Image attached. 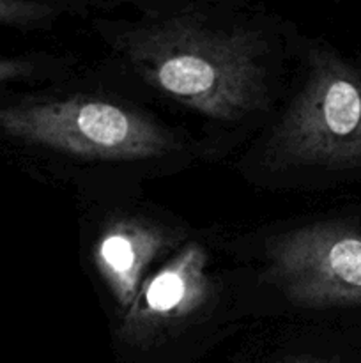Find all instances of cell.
<instances>
[{"instance_id":"cell-2","label":"cell","mask_w":361,"mask_h":363,"mask_svg":"<svg viewBox=\"0 0 361 363\" xmlns=\"http://www.w3.org/2000/svg\"><path fill=\"white\" fill-rule=\"evenodd\" d=\"M0 133L60 155L108 162L154 158L179 147L172 131L140 110L88 96L4 106Z\"/></svg>"},{"instance_id":"cell-5","label":"cell","mask_w":361,"mask_h":363,"mask_svg":"<svg viewBox=\"0 0 361 363\" xmlns=\"http://www.w3.org/2000/svg\"><path fill=\"white\" fill-rule=\"evenodd\" d=\"M207 254L198 243L179 250L149 277L130 311L122 315L120 337L127 344H149L166 328L193 318L211 298Z\"/></svg>"},{"instance_id":"cell-1","label":"cell","mask_w":361,"mask_h":363,"mask_svg":"<svg viewBox=\"0 0 361 363\" xmlns=\"http://www.w3.org/2000/svg\"><path fill=\"white\" fill-rule=\"evenodd\" d=\"M113 43L147 84L211 119L237 121L265 105L264 41L195 6L147 11L113 25Z\"/></svg>"},{"instance_id":"cell-8","label":"cell","mask_w":361,"mask_h":363,"mask_svg":"<svg viewBox=\"0 0 361 363\" xmlns=\"http://www.w3.org/2000/svg\"><path fill=\"white\" fill-rule=\"evenodd\" d=\"M34 71V64L23 59H0V84L16 78L28 77Z\"/></svg>"},{"instance_id":"cell-6","label":"cell","mask_w":361,"mask_h":363,"mask_svg":"<svg viewBox=\"0 0 361 363\" xmlns=\"http://www.w3.org/2000/svg\"><path fill=\"white\" fill-rule=\"evenodd\" d=\"M172 245L165 227L140 216H117L106 223L94 245V264L120 314L131 308L152 261Z\"/></svg>"},{"instance_id":"cell-4","label":"cell","mask_w":361,"mask_h":363,"mask_svg":"<svg viewBox=\"0 0 361 363\" xmlns=\"http://www.w3.org/2000/svg\"><path fill=\"white\" fill-rule=\"evenodd\" d=\"M269 279L304 308L361 305V230L314 223L273 243Z\"/></svg>"},{"instance_id":"cell-3","label":"cell","mask_w":361,"mask_h":363,"mask_svg":"<svg viewBox=\"0 0 361 363\" xmlns=\"http://www.w3.org/2000/svg\"><path fill=\"white\" fill-rule=\"evenodd\" d=\"M269 156L280 165L361 167V69L311 48L306 80L273 131Z\"/></svg>"},{"instance_id":"cell-7","label":"cell","mask_w":361,"mask_h":363,"mask_svg":"<svg viewBox=\"0 0 361 363\" xmlns=\"http://www.w3.org/2000/svg\"><path fill=\"white\" fill-rule=\"evenodd\" d=\"M59 14L55 6L30 0H0V23L4 25H38Z\"/></svg>"}]
</instances>
